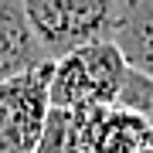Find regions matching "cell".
<instances>
[{"label":"cell","instance_id":"cell-1","mask_svg":"<svg viewBox=\"0 0 153 153\" xmlns=\"http://www.w3.org/2000/svg\"><path fill=\"white\" fill-rule=\"evenodd\" d=\"M129 65L112 41L88 44L51 61V109H112Z\"/></svg>","mask_w":153,"mask_h":153},{"label":"cell","instance_id":"cell-2","mask_svg":"<svg viewBox=\"0 0 153 153\" xmlns=\"http://www.w3.org/2000/svg\"><path fill=\"white\" fill-rule=\"evenodd\" d=\"M24 7L48 61L88 44L112 41L119 17V0H31Z\"/></svg>","mask_w":153,"mask_h":153},{"label":"cell","instance_id":"cell-3","mask_svg":"<svg viewBox=\"0 0 153 153\" xmlns=\"http://www.w3.org/2000/svg\"><path fill=\"white\" fill-rule=\"evenodd\" d=\"M51 116V65L0 85V153H34Z\"/></svg>","mask_w":153,"mask_h":153},{"label":"cell","instance_id":"cell-4","mask_svg":"<svg viewBox=\"0 0 153 153\" xmlns=\"http://www.w3.org/2000/svg\"><path fill=\"white\" fill-rule=\"evenodd\" d=\"M51 65L21 0H0V85Z\"/></svg>","mask_w":153,"mask_h":153},{"label":"cell","instance_id":"cell-5","mask_svg":"<svg viewBox=\"0 0 153 153\" xmlns=\"http://www.w3.org/2000/svg\"><path fill=\"white\" fill-rule=\"evenodd\" d=\"M109 109H51L34 153H102V123Z\"/></svg>","mask_w":153,"mask_h":153},{"label":"cell","instance_id":"cell-6","mask_svg":"<svg viewBox=\"0 0 153 153\" xmlns=\"http://www.w3.org/2000/svg\"><path fill=\"white\" fill-rule=\"evenodd\" d=\"M112 44L129 71L153 78V0H119Z\"/></svg>","mask_w":153,"mask_h":153},{"label":"cell","instance_id":"cell-7","mask_svg":"<svg viewBox=\"0 0 153 153\" xmlns=\"http://www.w3.org/2000/svg\"><path fill=\"white\" fill-rule=\"evenodd\" d=\"M102 153H153V123L126 109H109L102 123Z\"/></svg>","mask_w":153,"mask_h":153},{"label":"cell","instance_id":"cell-8","mask_svg":"<svg viewBox=\"0 0 153 153\" xmlns=\"http://www.w3.org/2000/svg\"><path fill=\"white\" fill-rule=\"evenodd\" d=\"M112 109H126V112L143 116V119L153 123V78L140 75V71H129V75H126V85H123V92H119V99H116Z\"/></svg>","mask_w":153,"mask_h":153}]
</instances>
